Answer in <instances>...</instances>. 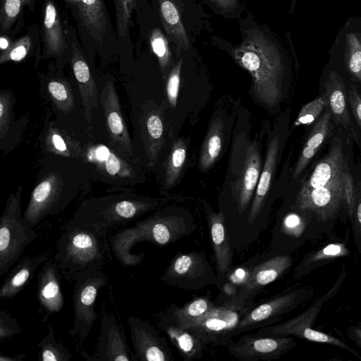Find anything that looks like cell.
<instances>
[{"mask_svg":"<svg viewBox=\"0 0 361 361\" xmlns=\"http://www.w3.org/2000/svg\"><path fill=\"white\" fill-rule=\"evenodd\" d=\"M71 61L79 88L85 118L91 123L93 109L98 103V91L88 63L77 41L71 37Z\"/></svg>","mask_w":361,"mask_h":361,"instance_id":"d4e9b609","label":"cell"},{"mask_svg":"<svg viewBox=\"0 0 361 361\" xmlns=\"http://www.w3.org/2000/svg\"><path fill=\"white\" fill-rule=\"evenodd\" d=\"M149 44L158 60L162 78L165 79L174 65L171 43L166 34L155 27L149 34Z\"/></svg>","mask_w":361,"mask_h":361,"instance_id":"74e56055","label":"cell"},{"mask_svg":"<svg viewBox=\"0 0 361 361\" xmlns=\"http://www.w3.org/2000/svg\"><path fill=\"white\" fill-rule=\"evenodd\" d=\"M86 154L91 163L110 177L123 179L135 176L133 167L104 145L89 147Z\"/></svg>","mask_w":361,"mask_h":361,"instance_id":"4dcf8cb0","label":"cell"},{"mask_svg":"<svg viewBox=\"0 0 361 361\" xmlns=\"http://www.w3.org/2000/svg\"><path fill=\"white\" fill-rule=\"evenodd\" d=\"M43 58L61 57L68 49L59 11L53 0H45L42 26Z\"/></svg>","mask_w":361,"mask_h":361,"instance_id":"4316f807","label":"cell"},{"mask_svg":"<svg viewBox=\"0 0 361 361\" xmlns=\"http://www.w3.org/2000/svg\"><path fill=\"white\" fill-rule=\"evenodd\" d=\"M142 135L149 165L157 161L164 140V123L158 111L146 114L142 122Z\"/></svg>","mask_w":361,"mask_h":361,"instance_id":"d6a6232c","label":"cell"},{"mask_svg":"<svg viewBox=\"0 0 361 361\" xmlns=\"http://www.w3.org/2000/svg\"><path fill=\"white\" fill-rule=\"evenodd\" d=\"M358 36H359V37L360 39V41H361V33L358 34Z\"/></svg>","mask_w":361,"mask_h":361,"instance_id":"91938a15","label":"cell"},{"mask_svg":"<svg viewBox=\"0 0 361 361\" xmlns=\"http://www.w3.org/2000/svg\"><path fill=\"white\" fill-rule=\"evenodd\" d=\"M253 306L241 302L237 296L216 305L208 313L186 329L206 345L226 347L236 336L240 322Z\"/></svg>","mask_w":361,"mask_h":361,"instance_id":"52a82bcc","label":"cell"},{"mask_svg":"<svg viewBox=\"0 0 361 361\" xmlns=\"http://www.w3.org/2000/svg\"><path fill=\"white\" fill-rule=\"evenodd\" d=\"M348 100L352 114L361 129V94L353 85L348 92Z\"/></svg>","mask_w":361,"mask_h":361,"instance_id":"db71d44e","label":"cell"},{"mask_svg":"<svg viewBox=\"0 0 361 361\" xmlns=\"http://www.w3.org/2000/svg\"><path fill=\"white\" fill-rule=\"evenodd\" d=\"M22 329L16 317L6 310L0 311V341L4 342L19 334Z\"/></svg>","mask_w":361,"mask_h":361,"instance_id":"681fc988","label":"cell"},{"mask_svg":"<svg viewBox=\"0 0 361 361\" xmlns=\"http://www.w3.org/2000/svg\"><path fill=\"white\" fill-rule=\"evenodd\" d=\"M215 305L211 300V293L208 290L207 295L196 298L183 307L173 304L169 308L176 322L187 328L208 313Z\"/></svg>","mask_w":361,"mask_h":361,"instance_id":"e575fe53","label":"cell"},{"mask_svg":"<svg viewBox=\"0 0 361 361\" xmlns=\"http://www.w3.org/2000/svg\"><path fill=\"white\" fill-rule=\"evenodd\" d=\"M349 219L354 244L357 252L361 258V196L357 198L355 195L354 209L349 215Z\"/></svg>","mask_w":361,"mask_h":361,"instance_id":"f907efd6","label":"cell"},{"mask_svg":"<svg viewBox=\"0 0 361 361\" xmlns=\"http://www.w3.org/2000/svg\"><path fill=\"white\" fill-rule=\"evenodd\" d=\"M73 328L68 333L79 338V344L87 339L97 318L94 310L99 290L107 284L108 277L100 268H90L73 274Z\"/></svg>","mask_w":361,"mask_h":361,"instance_id":"30bf717a","label":"cell"},{"mask_svg":"<svg viewBox=\"0 0 361 361\" xmlns=\"http://www.w3.org/2000/svg\"><path fill=\"white\" fill-rule=\"evenodd\" d=\"M183 66V59L178 58V60L174 63L170 71L166 81V94L170 105L175 108L177 104L178 97L179 87L180 83V75Z\"/></svg>","mask_w":361,"mask_h":361,"instance_id":"7dc6e473","label":"cell"},{"mask_svg":"<svg viewBox=\"0 0 361 361\" xmlns=\"http://www.w3.org/2000/svg\"><path fill=\"white\" fill-rule=\"evenodd\" d=\"M294 262L291 254L270 256L266 260L253 266L247 282L241 286L237 298L241 302L253 305V301L264 288L286 274Z\"/></svg>","mask_w":361,"mask_h":361,"instance_id":"ffe728a7","label":"cell"},{"mask_svg":"<svg viewBox=\"0 0 361 361\" xmlns=\"http://www.w3.org/2000/svg\"><path fill=\"white\" fill-rule=\"evenodd\" d=\"M133 353L137 361H173V355L165 337L149 322L128 317Z\"/></svg>","mask_w":361,"mask_h":361,"instance_id":"e0dca14e","label":"cell"},{"mask_svg":"<svg viewBox=\"0 0 361 361\" xmlns=\"http://www.w3.org/2000/svg\"><path fill=\"white\" fill-rule=\"evenodd\" d=\"M344 56L348 73L361 82V41L358 34H346Z\"/></svg>","mask_w":361,"mask_h":361,"instance_id":"b9f144b4","label":"cell"},{"mask_svg":"<svg viewBox=\"0 0 361 361\" xmlns=\"http://www.w3.org/2000/svg\"><path fill=\"white\" fill-rule=\"evenodd\" d=\"M331 118V113L328 110L322 115L311 130L295 165L293 174V179H296L300 175L322 145L329 131Z\"/></svg>","mask_w":361,"mask_h":361,"instance_id":"1f68e13d","label":"cell"},{"mask_svg":"<svg viewBox=\"0 0 361 361\" xmlns=\"http://www.w3.org/2000/svg\"><path fill=\"white\" fill-rule=\"evenodd\" d=\"M23 186L11 193L0 219V276L4 277L18 261L25 247L38 233L24 222L20 211Z\"/></svg>","mask_w":361,"mask_h":361,"instance_id":"8992f818","label":"cell"},{"mask_svg":"<svg viewBox=\"0 0 361 361\" xmlns=\"http://www.w3.org/2000/svg\"><path fill=\"white\" fill-rule=\"evenodd\" d=\"M348 337L361 350V324L349 326L346 330Z\"/></svg>","mask_w":361,"mask_h":361,"instance_id":"11a10c76","label":"cell"},{"mask_svg":"<svg viewBox=\"0 0 361 361\" xmlns=\"http://www.w3.org/2000/svg\"><path fill=\"white\" fill-rule=\"evenodd\" d=\"M114 4L117 37L121 40L128 39L136 0H114Z\"/></svg>","mask_w":361,"mask_h":361,"instance_id":"7bdbcfd3","label":"cell"},{"mask_svg":"<svg viewBox=\"0 0 361 361\" xmlns=\"http://www.w3.org/2000/svg\"><path fill=\"white\" fill-rule=\"evenodd\" d=\"M81 355L89 361H137L128 345L122 326L114 314L101 310L100 330L97 345L92 355L82 351Z\"/></svg>","mask_w":361,"mask_h":361,"instance_id":"9a60e30c","label":"cell"},{"mask_svg":"<svg viewBox=\"0 0 361 361\" xmlns=\"http://www.w3.org/2000/svg\"><path fill=\"white\" fill-rule=\"evenodd\" d=\"M207 219L219 280L220 278H224L231 268L233 247L224 212L209 210Z\"/></svg>","mask_w":361,"mask_h":361,"instance_id":"484cf974","label":"cell"},{"mask_svg":"<svg viewBox=\"0 0 361 361\" xmlns=\"http://www.w3.org/2000/svg\"><path fill=\"white\" fill-rule=\"evenodd\" d=\"M160 279L169 286L189 290L216 285L219 281L203 251L177 252Z\"/></svg>","mask_w":361,"mask_h":361,"instance_id":"7c38bea8","label":"cell"},{"mask_svg":"<svg viewBox=\"0 0 361 361\" xmlns=\"http://www.w3.org/2000/svg\"><path fill=\"white\" fill-rule=\"evenodd\" d=\"M35 0H1L0 5V30L1 33L9 32L21 16L25 6L31 10Z\"/></svg>","mask_w":361,"mask_h":361,"instance_id":"ab89813d","label":"cell"},{"mask_svg":"<svg viewBox=\"0 0 361 361\" xmlns=\"http://www.w3.org/2000/svg\"><path fill=\"white\" fill-rule=\"evenodd\" d=\"M347 166L342 142L335 137L328 154L314 168L300 190L324 186L338 176Z\"/></svg>","mask_w":361,"mask_h":361,"instance_id":"83f0119b","label":"cell"},{"mask_svg":"<svg viewBox=\"0 0 361 361\" xmlns=\"http://www.w3.org/2000/svg\"><path fill=\"white\" fill-rule=\"evenodd\" d=\"M111 145L121 157H133L130 137L126 125L114 82L107 81L100 94Z\"/></svg>","mask_w":361,"mask_h":361,"instance_id":"d6986e66","label":"cell"},{"mask_svg":"<svg viewBox=\"0 0 361 361\" xmlns=\"http://www.w3.org/2000/svg\"><path fill=\"white\" fill-rule=\"evenodd\" d=\"M47 90L56 107L64 114L70 113L74 108V97L70 85L63 79L49 80Z\"/></svg>","mask_w":361,"mask_h":361,"instance_id":"60d3db41","label":"cell"},{"mask_svg":"<svg viewBox=\"0 0 361 361\" xmlns=\"http://www.w3.org/2000/svg\"><path fill=\"white\" fill-rule=\"evenodd\" d=\"M157 205L154 200L139 197H105L82 204L64 226L85 225L109 231L136 219Z\"/></svg>","mask_w":361,"mask_h":361,"instance_id":"277c9868","label":"cell"},{"mask_svg":"<svg viewBox=\"0 0 361 361\" xmlns=\"http://www.w3.org/2000/svg\"><path fill=\"white\" fill-rule=\"evenodd\" d=\"M45 147L49 152L62 157L77 158L85 156L80 144L53 123H50L47 130Z\"/></svg>","mask_w":361,"mask_h":361,"instance_id":"836d02e7","label":"cell"},{"mask_svg":"<svg viewBox=\"0 0 361 361\" xmlns=\"http://www.w3.org/2000/svg\"><path fill=\"white\" fill-rule=\"evenodd\" d=\"M195 230V223L189 215L164 210L138 220L131 226L119 229L109 237V241L114 255L122 266L135 267L145 258V250L139 254L132 252L136 244L149 242L165 246Z\"/></svg>","mask_w":361,"mask_h":361,"instance_id":"7a4b0ae2","label":"cell"},{"mask_svg":"<svg viewBox=\"0 0 361 361\" xmlns=\"http://www.w3.org/2000/svg\"><path fill=\"white\" fill-rule=\"evenodd\" d=\"M39 30L32 27L29 32L11 43L1 50L0 64L8 61L18 62L24 59L39 42Z\"/></svg>","mask_w":361,"mask_h":361,"instance_id":"8d00e7d4","label":"cell"},{"mask_svg":"<svg viewBox=\"0 0 361 361\" xmlns=\"http://www.w3.org/2000/svg\"><path fill=\"white\" fill-rule=\"evenodd\" d=\"M25 356V354H19L11 357L0 353V361H22Z\"/></svg>","mask_w":361,"mask_h":361,"instance_id":"6f0895ef","label":"cell"},{"mask_svg":"<svg viewBox=\"0 0 361 361\" xmlns=\"http://www.w3.org/2000/svg\"><path fill=\"white\" fill-rule=\"evenodd\" d=\"M344 195L346 209L349 216L352 214L354 209L355 203V192L353 177L348 168L346 169L344 175Z\"/></svg>","mask_w":361,"mask_h":361,"instance_id":"f5cc1de1","label":"cell"},{"mask_svg":"<svg viewBox=\"0 0 361 361\" xmlns=\"http://www.w3.org/2000/svg\"><path fill=\"white\" fill-rule=\"evenodd\" d=\"M348 166L326 185L299 190L291 206L312 213L323 235L331 233L344 204V175Z\"/></svg>","mask_w":361,"mask_h":361,"instance_id":"ba28073f","label":"cell"},{"mask_svg":"<svg viewBox=\"0 0 361 361\" xmlns=\"http://www.w3.org/2000/svg\"><path fill=\"white\" fill-rule=\"evenodd\" d=\"M75 11L80 28L92 44L106 45L112 28L103 0H66Z\"/></svg>","mask_w":361,"mask_h":361,"instance_id":"ac0fdd59","label":"cell"},{"mask_svg":"<svg viewBox=\"0 0 361 361\" xmlns=\"http://www.w3.org/2000/svg\"><path fill=\"white\" fill-rule=\"evenodd\" d=\"M164 32L177 59L189 51L195 37L196 20L203 10L197 0H157Z\"/></svg>","mask_w":361,"mask_h":361,"instance_id":"9c48e42d","label":"cell"},{"mask_svg":"<svg viewBox=\"0 0 361 361\" xmlns=\"http://www.w3.org/2000/svg\"><path fill=\"white\" fill-rule=\"evenodd\" d=\"M40 361H70L72 354L61 342L55 339L54 331L49 325L47 335L38 343Z\"/></svg>","mask_w":361,"mask_h":361,"instance_id":"f35d334b","label":"cell"},{"mask_svg":"<svg viewBox=\"0 0 361 361\" xmlns=\"http://www.w3.org/2000/svg\"><path fill=\"white\" fill-rule=\"evenodd\" d=\"M61 177L49 173L34 188L23 214L25 224L34 228L47 216L57 214L66 204Z\"/></svg>","mask_w":361,"mask_h":361,"instance_id":"2e32d148","label":"cell"},{"mask_svg":"<svg viewBox=\"0 0 361 361\" xmlns=\"http://www.w3.org/2000/svg\"><path fill=\"white\" fill-rule=\"evenodd\" d=\"M49 258L47 252L24 257L6 274L0 288L1 299L14 298L31 280L38 267Z\"/></svg>","mask_w":361,"mask_h":361,"instance_id":"f1b7e54d","label":"cell"},{"mask_svg":"<svg viewBox=\"0 0 361 361\" xmlns=\"http://www.w3.org/2000/svg\"><path fill=\"white\" fill-rule=\"evenodd\" d=\"M61 275L54 260L47 259L37 275V299L47 316L59 312L64 305Z\"/></svg>","mask_w":361,"mask_h":361,"instance_id":"cb8c5ba5","label":"cell"},{"mask_svg":"<svg viewBox=\"0 0 361 361\" xmlns=\"http://www.w3.org/2000/svg\"><path fill=\"white\" fill-rule=\"evenodd\" d=\"M326 107L327 102L325 95L323 94L302 106L293 126L297 127L311 124Z\"/></svg>","mask_w":361,"mask_h":361,"instance_id":"f6af8a7d","label":"cell"},{"mask_svg":"<svg viewBox=\"0 0 361 361\" xmlns=\"http://www.w3.org/2000/svg\"><path fill=\"white\" fill-rule=\"evenodd\" d=\"M295 3H296V0H291V12H293V11L294 10V8H295Z\"/></svg>","mask_w":361,"mask_h":361,"instance_id":"680465c9","label":"cell"},{"mask_svg":"<svg viewBox=\"0 0 361 361\" xmlns=\"http://www.w3.org/2000/svg\"><path fill=\"white\" fill-rule=\"evenodd\" d=\"M350 255L348 233L343 236L331 235L322 245L302 257L294 268L293 278L295 280L302 279L314 270Z\"/></svg>","mask_w":361,"mask_h":361,"instance_id":"44dd1931","label":"cell"},{"mask_svg":"<svg viewBox=\"0 0 361 361\" xmlns=\"http://www.w3.org/2000/svg\"><path fill=\"white\" fill-rule=\"evenodd\" d=\"M238 290V287L227 281L224 283L221 286V291L227 298L237 296Z\"/></svg>","mask_w":361,"mask_h":361,"instance_id":"9f6ffc18","label":"cell"},{"mask_svg":"<svg viewBox=\"0 0 361 361\" xmlns=\"http://www.w3.org/2000/svg\"><path fill=\"white\" fill-rule=\"evenodd\" d=\"M13 114V95L10 91L0 93V138L3 140L9 130Z\"/></svg>","mask_w":361,"mask_h":361,"instance_id":"c3c4849f","label":"cell"},{"mask_svg":"<svg viewBox=\"0 0 361 361\" xmlns=\"http://www.w3.org/2000/svg\"><path fill=\"white\" fill-rule=\"evenodd\" d=\"M216 15L238 18L243 11L239 0H202Z\"/></svg>","mask_w":361,"mask_h":361,"instance_id":"bcb514c9","label":"cell"},{"mask_svg":"<svg viewBox=\"0 0 361 361\" xmlns=\"http://www.w3.org/2000/svg\"><path fill=\"white\" fill-rule=\"evenodd\" d=\"M347 276V270L343 266L334 285L324 295L300 314L280 324L259 328L257 333L265 335L295 336L309 341L331 345L348 352L361 360V355L353 348L342 340L313 329L316 319L324 304L337 294Z\"/></svg>","mask_w":361,"mask_h":361,"instance_id":"5b68a950","label":"cell"},{"mask_svg":"<svg viewBox=\"0 0 361 361\" xmlns=\"http://www.w3.org/2000/svg\"><path fill=\"white\" fill-rule=\"evenodd\" d=\"M261 169L262 161L258 145L253 142L247 148L241 172L232 187L238 216L243 215L251 204Z\"/></svg>","mask_w":361,"mask_h":361,"instance_id":"7402d4cb","label":"cell"},{"mask_svg":"<svg viewBox=\"0 0 361 361\" xmlns=\"http://www.w3.org/2000/svg\"><path fill=\"white\" fill-rule=\"evenodd\" d=\"M322 236L312 213L291 206L290 209L277 220L272 230L270 256L292 254L307 241L313 243Z\"/></svg>","mask_w":361,"mask_h":361,"instance_id":"8fae6325","label":"cell"},{"mask_svg":"<svg viewBox=\"0 0 361 361\" xmlns=\"http://www.w3.org/2000/svg\"><path fill=\"white\" fill-rule=\"evenodd\" d=\"M297 345L291 336L243 333L226 348L242 361H271L280 358Z\"/></svg>","mask_w":361,"mask_h":361,"instance_id":"5bb4252c","label":"cell"},{"mask_svg":"<svg viewBox=\"0 0 361 361\" xmlns=\"http://www.w3.org/2000/svg\"><path fill=\"white\" fill-rule=\"evenodd\" d=\"M254 265L255 264L244 265L233 271L229 270L225 276H226L227 281L235 284L240 288L249 279Z\"/></svg>","mask_w":361,"mask_h":361,"instance_id":"816d5d0a","label":"cell"},{"mask_svg":"<svg viewBox=\"0 0 361 361\" xmlns=\"http://www.w3.org/2000/svg\"><path fill=\"white\" fill-rule=\"evenodd\" d=\"M109 231L91 226H63L54 257L61 274L71 276L90 268H101L111 259Z\"/></svg>","mask_w":361,"mask_h":361,"instance_id":"3957f363","label":"cell"},{"mask_svg":"<svg viewBox=\"0 0 361 361\" xmlns=\"http://www.w3.org/2000/svg\"><path fill=\"white\" fill-rule=\"evenodd\" d=\"M313 294L312 286H299L280 293L255 307L252 306L240 322L236 335L274 324L283 315L310 300Z\"/></svg>","mask_w":361,"mask_h":361,"instance_id":"4fadbf2b","label":"cell"},{"mask_svg":"<svg viewBox=\"0 0 361 361\" xmlns=\"http://www.w3.org/2000/svg\"><path fill=\"white\" fill-rule=\"evenodd\" d=\"M240 44H223L235 61L252 76L255 98L272 107L282 97L286 71L284 52L279 41L265 25H259L248 13L240 22Z\"/></svg>","mask_w":361,"mask_h":361,"instance_id":"6da1fadb","label":"cell"},{"mask_svg":"<svg viewBox=\"0 0 361 361\" xmlns=\"http://www.w3.org/2000/svg\"><path fill=\"white\" fill-rule=\"evenodd\" d=\"M327 108L334 121L352 130V121L348 109V92L343 78L335 71L329 73L324 85Z\"/></svg>","mask_w":361,"mask_h":361,"instance_id":"f546056e","label":"cell"},{"mask_svg":"<svg viewBox=\"0 0 361 361\" xmlns=\"http://www.w3.org/2000/svg\"><path fill=\"white\" fill-rule=\"evenodd\" d=\"M186 145L183 139L176 140L171 148L166 167V184L169 187L178 180L186 158Z\"/></svg>","mask_w":361,"mask_h":361,"instance_id":"ee69618b","label":"cell"},{"mask_svg":"<svg viewBox=\"0 0 361 361\" xmlns=\"http://www.w3.org/2000/svg\"><path fill=\"white\" fill-rule=\"evenodd\" d=\"M155 318L159 328L168 336L184 360L202 357L205 345L189 329L176 322L169 308L159 312Z\"/></svg>","mask_w":361,"mask_h":361,"instance_id":"603a6c76","label":"cell"},{"mask_svg":"<svg viewBox=\"0 0 361 361\" xmlns=\"http://www.w3.org/2000/svg\"><path fill=\"white\" fill-rule=\"evenodd\" d=\"M219 119L213 121L204 139L199 159L202 170L209 169L219 157L222 148L223 130Z\"/></svg>","mask_w":361,"mask_h":361,"instance_id":"d590c367","label":"cell"}]
</instances>
